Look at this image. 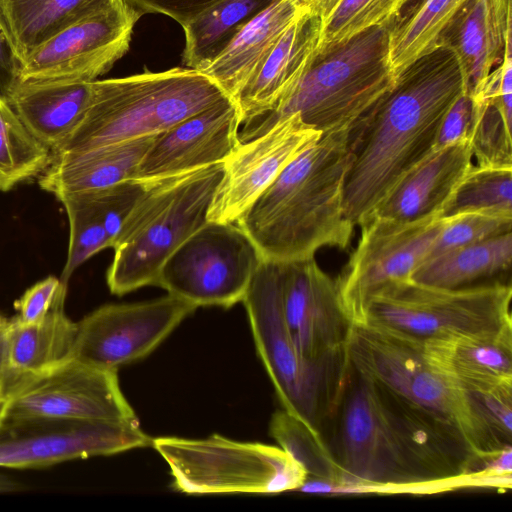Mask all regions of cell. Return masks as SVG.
<instances>
[{
    "instance_id": "1",
    "label": "cell",
    "mask_w": 512,
    "mask_h": 512,
    "mask_svg": "<svg viewBox=\"0 0 512 512\" xmlns=\"http://www.w3.org/2000/svg\"><path fill=\"white\" fill-rule=\"evenodd\" d=\"M464 91L456 55L439 46L404 69L349 133L344 213L354 227L368 222L434 150L445 114Z\"/></svg>"
},
{
    "instance_id": "2",
    "label": "cell",
    "mask_w": 512,
    "mask_h": 512,
    "mask_svg": "<svg viewBox=\"0 0 512 512\" xmlns=\"http://www.w3.org/2000/svg\"><path fill=\"white\" fill-rule=\"evenodd\" d=\"M349 133L322 135L293 160L235 224L262 259L293 262L327 246L346 249L354 226L344 213Z\"/></svg>"
},
{
    "instance_id": "3",
    "label": "cell",
    "mask_w": 512,
    "mask_h": 512,
    "mask_svg": "<svg viewBox=\"0 0 512 512\" xmlns=\"http://www.w3.org/2000/svg\"><path fill=\"white\" fill-rule=\"evenodd\" d=\"M389 31L388 26L372 27L317 55L282 104L244 125L240 141L260 136L294 113L322 135L350 133L395 84Z\"/></svg>"
},
{
    "instance_id": "4",
    "label": "cell",
    "mask_w": 512,
    "mask_h": 512,
    "mask_svg": "<svg viewBox=\"0 0 512 512\" xmlns=\"http://www.w3.org/2000/svg\"><path fill=\"white\" fill-rule=\"evenodd\" d=\"M226 97L213 80L191 68L97 79L82 120L51 157L162 133Z\"/></svg>"
},
{
    "instance_id": "5",
    "label": "cell",
    "mask_w": 512,
    "mask_h": 512,
    "mask_svg": "<svg viewBox=\"0 0 512 512\" xmlns=\"http://www.w3.org/2000/svg\"><path fill=\"white\" fill-rule=\"evenodd\" d=\"M223 175V164L145 182L113 247L106 282L122 296L155 285L166 260L207 223V213Z\"/></svg>"
},
{
    "instance_id": "6",
    "label": "cell",
    "mask_w": 512,
    "mask_h": 512,
    "mask_svg": "<svg viewBox=\"0 0 512 512\" xmlns=\"http://www.w3.org/2000/svg\"><path fill=\"white\" fill-rule=\"evenodd\" d=\"M281 280L282 263L261 259L242 302L283 409L324 436L349 378V356L315 363L300 354L285 322Z\"/></svg>"
},
{
    "instance_id": "7",
    "label": "cell",
    "mask_w": 512,
    "mask_h": 512,
    "mask_svg": "<svg viewBox=\"0 0 512 512\" xmlns=\"http://www.w3.org/2000/svg\"><path fill=\"white\" fill-rule=\"evenodd\" d=\"M347 351L358 373L455 429L478 457L507 447L489 432L467 391L428 362L420 342L353 324Z\"/></svg>"
},
{
    "instance_id": "8",
    "label": "cell",
    "mask_w": 512,
    "mask_h": 512,
    "mask_svg": "<svg viewBox=\"0 0 512 512\" xmlns=\"http://www.w3.org/2000/svg\"><path fill=\"white\" fill-rule=\"evenodd\" d=\"M511 298L502 281L441 288L408 278L373 294L359 324L418 342L493 336L512 331Z\"/></svg>"
},
{
    "instance_id": "9",
    "label": "cell",
    "mask_w": 512,
    "mask_h": 512,
    "mask_svg": "<svg viewBox=\"0 0 512 512\" xmlns=\"http://www.w3.org/2000/svg\"><path fill=\"white\" fill-rule=\"evenodd\" d=\"M152 446L167 462L175 490L187 494H272L298 490L307 478L281 447L204 439L158 437Z\"/></svg>"
},
{
    "instance_id": "10",
    "label": "cell",
    "mask_w": 512,
    "mask_h": 512,
    "mask_svg": "<svg viewBox=\"0 0 512 512\" xmlns=\"http://www.w3.org/2000/svg\"><path fill=\"white\" fill-rule=\"evenodd\" d=\"M329 423L333 437L327 444L343 473L335 492L427 494L385 420L371 382L352 366Z\"/></svg>"
},
{
    "instance_id": "11",
    "label": "cell",
    "mask_w": 512,
    "mask_h": 512,
    "mask_svg": "<svg viewBox=\"0 0 512 512\" xmlns=\"http://www.w3.org/2000/svg\"><path fill=\"white\" fill-rule=\"evenodd\" d=\"M24 420L138 422L117 370L73 357L4 382L0 422Z\"/></svg>"
},
{
    "instance_id": "12",
    "label": "cell",
    "mask_w": 512,
    "mask_h": 512,
    "mask_svg": "<svg viewBox=\"0 0 512 512\" xmlns=\"http://www.w3.org/2000/svg\"><path fill=\"white\" fill-rule=\"evenodd\" d=\"M261 259L235 223L207 221L166 260L156 286L197 307L230 308L242 302Z\"/></svg>"
},
{
    "instance_id": "13",
    "label": "cell",
    "mask_w": 512,
    "mask_h": 512,
    "mask_svg": "<svg viewBox=\"0 0 512 512\" xmlns=\"http://www.w3.org/2000/svg\"><path fill=\"white\" fill-rule=\"evenodd\" d=\"M446 220L441 215L402 221L374 215L337 279L340 304L352 324L362 321L373 294L411 278L426 260Z\"/></svg>"
},
{
    "instance_id": "14",
    "label": "cell",
    "mask_w": 512,
    "mask_h": 512,
    "mask_svg": "<svg viewBox=\"0 0 512 512\" xmlns=\"http://www.w3.org/2000/svg\"><path fill=\"white\" fill-rule=\"evenodd\" d=\"M141 16L125 0H115L39 45L19 64L15 80H97L126 54L134 26Z\"/></svg>"
},
{
    "instance_id": "15",
    "label": "cell",
    "mask_w": 512,
    "mask_h": 512,
    "mask_svg": "<svg viewBox=\"0 0 512 512\" xmlns=\"http://www.w3.org/2000/svg\"><path fill=\"white\" fill-rule=\"evenodd\" d=\"M197 306L168 294L157 299L103 305L77 322L69 357L115 369L154 351Z\"/></svg>"
},
{
    "instance_id": "16",
    "label": "cell",
    "mask_w": 512,
    "mask_h": 512,
    "mask_svg": "<svg viewBox=\"0 0 512 512\" xmlns=\"http://www.w3.org/2000/svg\"><path fill=\"white\" fill-rule=\"evenodd\" d=\"M152 445L139 422L24 420L0 422V467L42 468Z\"/></svg>"
},
{
    "instance_id": "17",
    "label": "cell",
    "mask_w": 512,
    "mask_h": 512,
    "mask_svg": "<svg viewBox=\"0 0 512 512\" xmlns=\"http://www.w3.org/2000/svg\"><path fill=\"white\" fill-rule=\"evenodd\" d=\"M322 133L298 113L260 136L240 142L223 164V175L212 197L207 221L235 223L300 154Z\"/></svg>"
},
{
    "instance_id": "18",
    "label": "cell",
    "mask_w": 512,
    "mask_h": 512,
    "mask_svg": "<svg viewBox=\"0 0 512 512\" xmlns=\"http://www.w3.org/2000/svg\"><path fill=\"white\" fill-rule=\"evenodd\" d=\"M282 263V308L300 354L315 363L348 359L352 323L344 312L335 279L315 257Z\"/></svg>"
},
{
    "instance_id": "19",
    "label": "cell",
    "mask_w": 512,
    "mask_h": 512,
    "mask_svg": "<svg viewBox=\"0 0 512 512\" xmlns=\"http://www.w3.org/2000/svg\"><path fill=\"white\" fill-rule=\"evenodd\" d=\"M240 121L230 97L156 135L135 180L150 182L223 163L240 144Z\"/></svg>"
},
{
    "instance_id": "20",
    "label": "cell",
    "mask_w": 512,
    "mask_h": 512,
    "mask_svg": "<svg viewBox=\"0 0 512 512\" xmlns=\"http://www.w3.org/2000/svg\"><path fill=\"white\" fill-rule=\"evenodd\" d=\"M321 20L310 9L299 15L233 99L240 124L273 111L295 90L317 56Z\"/></svg>"
},
{
    "instance_id": "21",
    "label": "cell",
    "mask_w": 512,
    "mask_h": 512,
    "mask_svg": "<svg viewBox=\"0 0 512 512\" xmlns=\"http://www.w3.org/2000/svg\"><path fill=\"white\" fill-rule=\"evenodd\" d=\"M511 32V0H467L444 29L438 47L456 55L467 93L482 89L502 61Z\"/></svg>"
},
{
    "instance_id": "22",
    "label": "cell",
    "mask_w": 512,
    "mask_h": 512,
    "mask_svg": "<svg viewBox=\"0 0 512 512\" xmlns=\"http://www.w3.org/2000/svg\"><path fill=\"white\" fill-rule=\"evenodd\" d=\"M469 139L434 149L392 191L375 215L409 221L441 215L473 166Z\"/></svg>"
},
{
    "instance_id": "23",
    "label": "cell",
    "mask_w": 512,
    "mask_h": 512,
    "mask_svg": "<svg viewBox=\"0 0 512 512\" xmlns=\"http://www.w3.org/2000/svg\"><path fill=\"white\" fill-rule=\"evenodd\" d=\"M92 82L14 80L2 93L28 131L51 154L68 140L82 120Z\"/></svg>"
},
{
    "instance_id": "24",
    "label": "cell",
    "mask_w": 512,
    "mask_h": 512,
    "mask_svg": "<svg viewBox=\"0 0 512 512\" xmlns=\"http://www.w3.org/2000/svg\"><path fill=\"white\" fill-rule=\"evenodd\" d=\"M156 135L52 156L39 175V186L58 198L135 179L137 167Z\"/></svg>"
},
{
    "instance_id": "25",
    "label": "cell",
    "mask_w": 512,
    "mask_h": 512,
    "mask_svg": "<svg viewBox=\"0 0 512 512\" xmlns=\"http://www.w3.org/2000/svg\"><path fill=\"white\" fill-rule=\"evenodd\" d=\"M308 9L303 0H275L246 24L201 72L233 100L286 29Z\"/></svg>"
},
{
    "instance_id": "26",
    "label": "cell",
    "mask_w": 512,
    "mask_h": 512,
    "mask_svg": "<svg viewBox=\"0 0 512 512\" xmlns=\"http://www.w3.org/2000/svg\"><path fill=\"white\" fill-rule=\"evenodd\" d=\"M420 343L428 362L465 390L512 385V331Z\"/></svg>"
},
{
    "instance_id": "27",
    "label": "cell",
    "mask_w": 512,
    "mask_h": 512,
    "mask_svg": "<svg viewBox=\"0 0 512 512\" xmlns=\"http://www.w3.org/2000/svg\"><path fill=\"white\" fill-rule=\"evenodd\" d=\"M67 289L41 320L22 323L9 320L5 337V376L3 382L35 373L68 358L77 334V322L65 313Z\"/></svg>"
},
{
    "instance_id": "28",
    "label": "cell",
    "mask_w": 512,
    "mask_h": 512,
    "mask_svg": "<svg viewBox=\"0 0 512 512\" xmlns=\"http://www.w3.org/2000/svg\"><path fill=\"white\" fill-rule=\"evenodd\" d=\"M473 99L470 144L478 166L512 168V54L505 53Z\"/></svg>"
},
{
    "instance_id": "29",
    "label": "cell",
    "mask_w": 512,
    "mask_h": 512,
    "mask_svg": "<svg viewBox=\"0 0 512 512\" xmlns=\"http://www.w3.org/2000/svg\"><path fill=\"white\" fill-rule=\"evenodd\" d=\"M115 0H0V26L19 64L51 36Z\"/></svg>"
},
{
    "instance_id": "30",
    "label": "cell",
    "mask_w": 512,
    "mask_h": 512,
    "mask_svg": "<svg viewBox=\"0 0 512 512\" xmlns=\"http://www.w3.org/2000/svg\"><path fill=\"white\" fill-rule=\"evenodd\" d=\"M512 264V231L442 253L424 261L411 279L441 288L502 281Z\"/></svg>"
},
{
    "instance_id": "31",
    "label": "cell",
    "mask_w": 512,
    "mask_h": 512,
    "mask_svg": "<svg viewBox=\"0 0 512 512\" xmlns=\"http://www.w3.org/2000/svg\"><path fill=\"white\" fill-rule=\"evenodd\" d=\"M275 0H221L183 26L187 68L204 69L248 24Z\"/></svg>"
},
{
    "instance_id": "32",
    "label": "cell",
    "mask_w": 512,
    "mask_h": 512,
    "mask_svg": "<svg viewBox=\"0 0 512 512\" xmlns=\"http://www.w3.org/2000/svg\"><path fill=\"white\" fill-rule=\"evenodd\" d=\"M467 0H425L403 23L390 27L389 65L394 78L438 48L439 39Z\"/></svg>"
},
{
    "instance_id": "33",
    "label": "cell",
    "mask_w": 512,
    "mask_h": 512,
    "mask_svg": "<svg viewBox=\"0 0 512 512\" xmlns=\"http://www.w3.org/2000/svg\"><path fill=\"white\" fill-rule=\"evenodd\" d=\"M51 152L25 127L0 90V191L39 176Z\"/></svg>"
},
{
    "instance_id": "34",
    "label": "cell",
    "mask_w": 512,
    "mask_h": 512,
    "mask_svg": "<svg viewBox=\"0 0 512 512\" xmlns=\"http://www.w3.org/2000/svg\"><path fill=\"white\" fill-rule=\"evenodd\" d=\"M269 431L279 446L301 465L307 478L330 483V491L342 485V470L323 435L284 409L272 415Z\"/></svg>"
},
{
    "instance_id": "35",
    "label": "cell",
    "mask_w": 512,
    "mask_h": 512,
    "mask_svg": "<svg viewBox=\"0 0 512 512\" xmlns=\"http://www.w3.org/2000/svg\"><path fill=\"white\" fill-rule=\"evenodd\" d=\"M69 222V245L61 282L68 285L75 270L100 251L112 248L103 217L89 191L57 198Z\"/></svg>"
},
{
    "instance_id": "36",
    "label": "cell",
    "mask_w": 512,
    "mask_h": 512,
    "mask_svg": "<svg viewBox=\"0 0 512 512\" xmlns=\"http://www.w3.org/2000/svg\"><path fill=\"white\" fill-rule=\"evenodd\" d=\"M474 212L512 214V168L473 164L441 216L451 218Z\"/></svg>"
},
{
    "instance_id": "37",
    "label": "cell",
    "mask_w": 512,
    "mask_h": 512,
    "mask_svg": "<svg viewBox=\"0 0 512 512\" xmlns=\"http://www.w3.org/2000/svg\"><path fill=\"white\" fill-rule=\"evenodd\" d=\"M407 0H341L321 23L317 55L372 27L396 20Z\"/></svg>"
},
{
    "instance_id": "38",
    "label": "cell",
    "mask_w": 512,
    "mask_h": 512,
    "mask_svg": "<svg viewBox=\"0 0 512 512\" xmlns=\"http://www.w3.org/2000/svg\"><path fill=\"white\" fill-rule=\"evenodd\" d=\"M445 220L446 222L426 260L450 250L512 231V214L508 213H464L445 218Z\"/></svg>"
},
{
    "instance_id": "39",
    "label": "cell",
    "mask_w": 512,
    "mask_h": 512,
    "mask_svg": "<svg viewBox=\"0 0 512 512\" xmlns=\"http://www.w3.org/2000/svg\"><path fill=\"white\" fill-rule=\"evenodd\" d=\"M466 391L493 437L502 446H511L512 385Z\"/></svg>"
},
{
    "instance_id": "40",
    "label": "cell",
    "mask_w": 512,
    "mask_h": 512,
    "mask_svg": "<svg viewBox=\"0 0 512 512\" xmlns=\"http://www.w3.org/2000/svg\"><path fill=\"white\" fill-rule=\"evenodd\" d=\"M68 285L56 276H48L30 288L15 302L18 314L15 316L22 323H33L44 318L53 307L59 294Z\"/></svg>"
},
{
    "instance_id": "41",
    "label": "cell",
    "mask_w": 512,
    "mask_h": 512,
    "mask_svg": "<svg viewBox=\"0 0 512 512\" xmlns=\"http://www.w3.org/2000/svg\"><path fill=\"white\" fill-rule=\"evenodd\" d=\"M473 123V99L464 91L444 116L434 149L469 139Z\"/></svg>"
},
{
    "instance_id": "42",
    "label": "cell",
    "mask_w": 512,
    "mask_h": 512,
    "mask_svg": "<svg viewBox=\"0 0 512 512\" xmlns=\"http://www.w3.org/2000/svg\"><path fill=\"white\" fill-rule=\"evenodd\" d=\"M141 15L164 14L182 27L221 0H125Z\"/></svg>"
},
{
    "instance_id": "43",
    "label": "cell",
    "mask_w": 512,
    "mask_h": 512,
    "mask_svg": "<svg viewBox=\"0 0 512 512\" xmlns=\"http://www.w3.org/2000/svg\"><path fill=\"white\" fill-rule=\"evenodd\" d=\"M19 62L15 58L11 47L0 26V90L5 89L16 78Z\"/></svg>"
},
{
    "instance_id": "44",
    "label": "cell",
    "mask_w": 512,
    "mask_h": 512,
    "mask_svg": "<svg viewBox=\"0 0 512 512\" xmlns=\"http://www.w3.org/2000/svg\"><path fill=\"white\" fill-rule=\"evenodd\" d=\"M309 9L317 15L321 23L330 15L341 0H303Z\"/></svg>"
},
{
    "instance_id": "45",
    "label": "cell",
    "mask_w": 512,
    "mask_h": 512,
    "mask_svg": "<svg viewBox=\"0 0 512 512\" xmlns=\"http://www.w3.org/2000/svg\"><path fill=\"white\" fill-rule=\"evenodd\" d=\"M425 0H407L396 20L391 25L396 26L406 21L411 15H413L419 7L424 3Z\"/></svg>"
},
{
    "instance_id": "46",
    "label": "cell",
    "mask_w": 512,
    "mask_h": 512,
    "mask_svg": "<svg viewBox=\"0 0 512 512\" xmlns=\"http://www.w3.org/2000/svg\"><path fill=\"white\" fill-rule=\"evenodd\" d=\"M6 327L0 328V378L4 379L5 376V337Z\"/></svg>"
},
{
    "instance_id": "47",
    "label": "cell",
    "mask_w": 512,
    "mask_h": 512,
    "mask_svg": "<svg viewBox=\"0 0 512 512\" xmlns=\"http://www.w3.org/2000/svg\"><path fill=\"white\" fill-rule=\"evenodd\" d=\"M16 489L15 483L0 476V492H8Z\"/></svg>"
},
{
    "instance_id": "48",
    "label": "cell",
    "mask_w": 512,
    "mask_h": 512,
    "mask_svg": "<svg viewBox=\"0 0 512 512\" xmlns=\"http://www.w3.org/2000/svg\"><path fill=\"white\" fill-rule=\"evenodd\" d=\"M3 394H4V382H3V379L0 378V405H1V402L3 399Z\"/></svg>"
},
{
    "instance_id": "49",
    "label": "cell",
    "mask_w": 512,
    "mask_h": 512,
    "mask_svg": "<svg viewBox=\"0 0 512 512\" xmlns=\"http://www.w3.org/2000/svg\"><path fill=\"white\" fill-rule=\"evenodd\" d=\"M9 322V319L5 318L3 315L0 314V328L5 327Z\"/></svg>"
}]
</instances>
